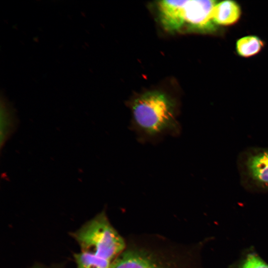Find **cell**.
<instances>
[{
    "mask_svg": "<svg viewBox=\"0 0 268 268\" xmlns=\"http://www.w3.org/2000/svg\"><path fill=\"white\" fill-rule=\"evenodd\" d=\"M131 110L130 128L140 143L155 144L167 136L181 134L176 105L162 92L149 91L139 96L132 102Z\"/></svg>",
    "mask_w": 268,
    "mask_h": 268,
    "instance_id": "obj_1",
    "label": "cell"
},
{
    "mask_svg": "<svg viewBox=\"0 0 268 268\" xmlns=\"http://www.w3.org/2000/svg\"><path fill=\"white\" fill-rule=\"evenodd\" d=\"M71 236L81 252L113 263L126 249L125 242L102 211L85 223Z\"/></svg>",
    "mask_w": 268,
    "mask_h": 268,
    "instance_id": "obj_2",
    "label": "cell"
},
{
    "mask_svg": "<svg viewBox=\"0 0 268 268\" xmlns=\"http://www.w3.org/2000/svg\"><path fill=\"white\" fill-rule=\"evenodd\" d=\"M238 168L244 187L268 192V148L253 147L243 151L238 159Z\"/></svg>",
    "mask_w": 268,
    "mask_h": 268,
    "instance_id": "obj_3",
    "label": "cell"
},
{
    "mask_svg": "<svg viewBox=\"0 0 268 268\" xmlns=\"http://www.w3.org/2000/svg\"><path fill=\"white\" fill-rule=\"evenodd\" d=\"M217 1L212 0H185L183 11L184 27L201 33L222 36V28L213 20L214 7Z\"/></svg>",
    "mask_w": 268,
    "mask_h": 268,
    "instance_id": "obj_4",
    "label": "cell"
},
{
    "mask_svg": "<svg viewBox=\"0 0 268 268\" xmlns=\"http://www.w3.org/2000/svg\"><path fill=\"white\" fill-rule=\"evenodd\" d=\"M154 253L143 249L125 250L111 268H172Z\"/></svg>",
    "mask_w": 268,
    "mask_h": 268,
    "instance_id": "obj_5",
    "label": "cell"
},
{
    "mask_svg": "<svg viewBox=\"0 0 268 268\" xmlns=\"http://www.w3.org/2000/svg\"><path fill=\"white\" fill-rule=\"evenodd\" d=\"M185 0H161L157 3L160 21L168 32L183 29V10Z\"/></svg>",
    "mask_w": 268,
    "mask_h": 268,
    "instance_id": "obj_6",
    "label": "cell"
},
{
    "mask_svg": "<svg viewBox=\"0 0 268 268\" xmlns=\"http://www.w3.org/2000/svg\"><path fill=\"white\" fill-rule=\"evenodd\" d=\"M241 15L242 10L239 3L234 0H226L216 3L212 18L217 26L223 28L237 23Z\"/></svg>",
    "mask_w": 268,
    "mask_h": 268,
    "instance_id": "obj_7",
    "label": "cell"
},
{
    "mask_svg": "<svg viewBox=\"0 0 268 268\" xmlns=\"http://www.w3.org/2000/svg\"><path fill=\"white\" fill-rule=\"evenodd\" d=\"M265 42L256 35H247L238 39L235 44L237 55L244 58L258 55L265 47Z\"/></svg>",
    "mask_w": 268,
    "mask_h": 268,
    "instance_id": "obj_8",
    "label": "cell"
},
{
    "mask_svg": "<svg viewBox=\"0 0 268 268\" xmlns=\"http://www.w3.org/2000/svg\"><path fill=\"white\" fill-rule=\"evenodd\" d=\"M73 257L76 268H111L114 263L82 252L74 254Z\"/></svg>",
    "mask_w": 268,
    "mask_h": 268,
    "instance_id": "obj_9",
    "label": "cell"
},
{
    "mask_svg": "<svg viewBox=\"0 0 268 268\" xmlns=\"http://www.w3.org/2000/svg\"><path fill=\"white\" fill-rule=\"evenodd\" d=\"M238 268H268V265L257 255L250 253L243 259Z\"/></svg>",
    "mask_w": 268,
    "mask_h": 268,
    "instance_id": "obj_10",
    "label": "cell"
}]
</instances>
